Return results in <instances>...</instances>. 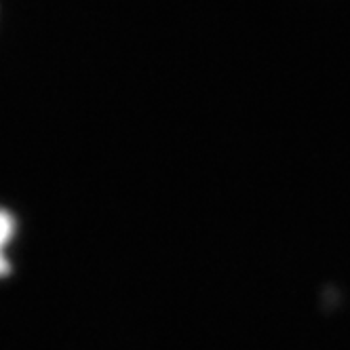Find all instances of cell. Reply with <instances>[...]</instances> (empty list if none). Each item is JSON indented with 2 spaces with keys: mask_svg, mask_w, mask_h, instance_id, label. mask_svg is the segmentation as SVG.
<instances>
[{
  "mask_svg": "<svg viewBox=\"0 0 350 350\" xmlns=\"http://www.w3.org/2000/svg\"><path fill=\"white\" fill-rule=\"evenodd\" d=\"M15 232H17L15 215L9 209L0 207V279L7 277V274L11 272V262L7 258V249H9Z\"/></svg>",
  "mask_w": 350,
  "mask_h": 350,
  "instance_id": "cell-1",
  "label": "cell"
}]
</instances>
